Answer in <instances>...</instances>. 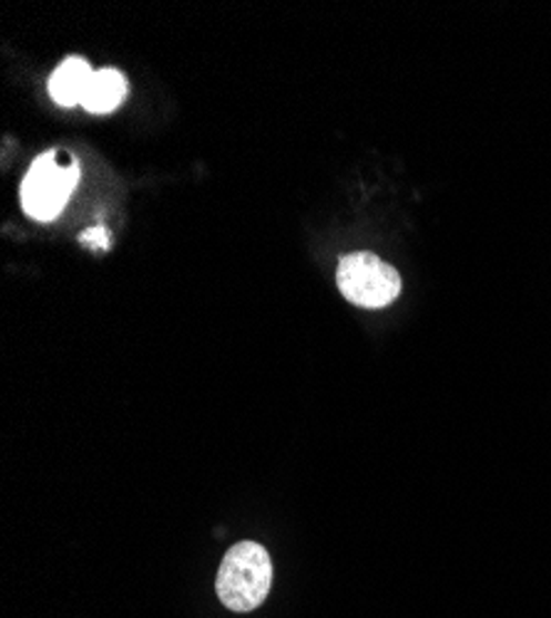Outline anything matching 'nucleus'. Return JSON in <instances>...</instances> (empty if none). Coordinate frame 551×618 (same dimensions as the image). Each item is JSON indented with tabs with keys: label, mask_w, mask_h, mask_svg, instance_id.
I'll return each mask as SVG.
<instances>
[{
	"label": "nucleus",
	"mask_w": 551,
	"mask_h": 618,
	"mask_svg": "<svg viewBox=\"0 0 551 618\" xmlns=\"http://www.w3.org/2000/svg\"><path fill=\"white\" fill-rule=\"evenodd\" d=\"M273 589V559L257 541H237L225 551L215 591L225 609L247 614L261 606Z\"/></svg>",
	"instance_id": "f257e3e1"
},
{
	"label": "nucleus",
	"mask_w": 551,
	"mask_h": 618,
	"mask_svg": "<svg viewBox=\"0 0 551 618\" xmlns=\"http://www.w3.org/2000/svg\"><path fill=\"white\" fill-rule=\"evenodd\" d=\"M78 181V159H70L62 151H45V154L32 161L23 186H20L23 211L35 221H55L64 203L70 201Z\"/></svg>",
	"instance_id": "f03ea898"
},
{
	"label": "nucleus",
	"mask_w": 551,
	"mask_h": 618,
	"mask_svg": "<svg viewBox=\"0 0 551 618\" xmlns=\"http://www.w3.org/2000/svg\"><path fill=\"white\" fill-rule=\"evenodd\" d=\"M337 285L351 305L381 310L401 295V275L374 253H351L339 260Z\"/></svg>",
	"instance_id": "7ed1b4c3"
},
{
	"label": "nucleus",
	"mask_w": 551,
	"mask_h": 618,
	"mask_svg": "<svg viewBox=\"0 0 551 618\" xmlns=\"http://www.w3.org/2000/svg\"><path fill=\"white\" fill-rule=\"evenodd\" d=\"M94 80V70L88 60L68 58L62 60L50 78V97L60 107H78L88 94Z\"/></svg>",
	"instance_id": "20e7f679"
},
{
	"label": "nucleus",
	"mask_w": 551,
	"mask_h": 618,
	"mask_svg": "<svg viewBox=\"0 0 551 618\" xmlns=\"http://www.w3.org/2000/svg\"><path fill=\"white\" fill-rule=\"evenodd\" d=\"M126 92H129V82L124 74L114 68H106L94 72V80L90 84L88 94H84L82 107L92 114H110L124 102Z\"/></svg>",
	"instance_id": "39448f33"
},
{
	"label": "nucleus",
	"mask_w": 551,
	"mask_h": 618,
	"mask_svg": "<svg viewBox=\"0 0 551 618\" xmlns=\"http://www.w3.org/2000/svg\"><path fill=\"white\" fill-rule=\"evenodd\" d=\"M80 243L84 247H92V251H110L112 235H110V231H106L104 225H92V227H88V231L80 235Z\"/></svg>",
	"instance_id": "423d86ee"
}]
</instances>
